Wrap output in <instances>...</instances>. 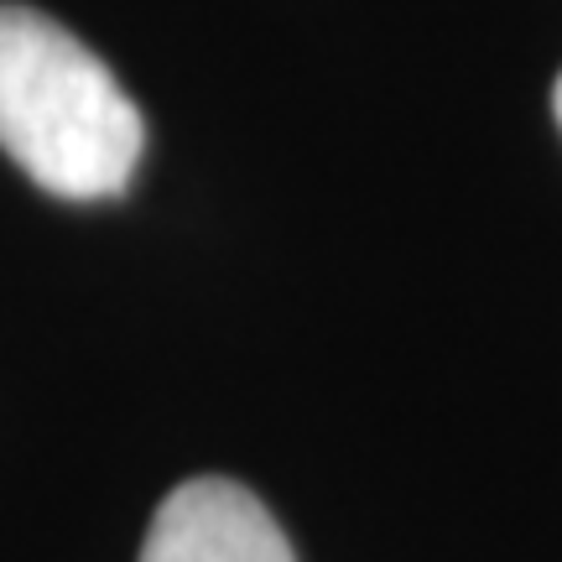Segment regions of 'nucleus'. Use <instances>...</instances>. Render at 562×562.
Listing matches in <instances>:
<instances>
[{
  "label": "nucleus",
  "instance_id": "nucleus-1",
  "mask_svg": "<svg viewBox=\"0 0 562 562\" xmlns=\"http://www.w3.org/2000/svg\"><path fill=\"white\" fill-rule=\"evenodd\" d=\"M0 146L37 188L89 203L131 182L146 125L68 26L32 5H0Z\"/></svg>",
  "mask_w": 562,
  "mask_h": 562
},
{
  "label": "nucleus",
  "instance_id": "nucleus-2",
  "mask_svg": "<svg viewBox=\"0 0 562 562\" xmlns=\"http://www.w3.org/2000/svg\"><path fill=\"white\" fill-rule=\"evenodd\" d=\"M140 562H297L281 537L277 516L245 484L203 474L178 484L151 531L140 542Z\"/></svg>",
  "mask_w": 562,
  "mask_h": 562
},
{
  "label": "nucleus",
  "instance_id": "nucleus-3",
  "mask_svg": "<svg viewBox=\"0 0 562 562\" xmlns=\"http://www.w3.org/2000/svg\"><path fill=\"white\" fill-rule=\"evenodd\" d=\"M558 125H562V79H558Z\"/></svg>",
  "mask_w": 562,
  "mask_h": 562
}]
</instances>
